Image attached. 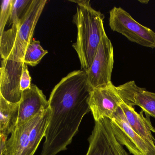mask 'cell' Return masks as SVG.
Here are the masks:
<instances>
[{"instance_id": "cell-1", "label": "cell", "mask_w": 155, "mask_h": 155, "mask_svg": "<svg viewBox=\"0 0 155 155\" xmlns=\"http://www.w3.org/2000/svg\"><path fill=\"white\" fill-rule=\"evenodd\" d=\"M92 90L83 70L70 72L54 87L49 99L50 117L41 155H56L67 149L83 117L91 111Z\"/></svg>"}, {"instance_id": "cell-2", "label": "cell", "mask_w": 155, "mask_h": 155, "mask_svg": "<svg viewBox=\"0 0 155 155\" xmlns=\"http://www.w3.org/2000/svg\"><path fill=\"white\" fill-rule=\"evenodd\" d=\"M78 4L73 22L78 30L72 47L78 54L81 70L87 71L92 64L103 35L104 15L91 7L89 0L70 1Z\"/></svg>"}, {"instance_id": "cell-3", "label": "cell", "mask_w": 155, "mask_h": 155, "mask_svg": "<svg viewBox=\"0 0 155 155\" xmlns=\"http://www.w3.org/2000/svg\"><path fill=\"white\" fill-rule=\"evenodd\" d=\"M47 0H32L21 19L0 36V54L2 60L23 62L26 50L33 40L39 19Z\"/></svg>"}, {"instance_id": "cell-4", "label": "cell", "mask_w": 155, "mask_h": 155, "mask_svg": "<svg viewBox=\"0 0 155 155\" xmlns=\"http://www.w3.org/2000/svg\"><path fill=\"white\" fill-rule=\"evenodd\" d=\"M50 115L49 108L16 127L7 140L5 148L1 151V155H34L45 137Z\"/></svg>"}, {"instance_id": "cell-5", "label": "cell", "mask_w": 155, "mask_h": 155, "mask_svg": "<svg viewBox=\"0 0 155 155\" xmlns=\"http://www.w3.org/2000/svg\"><path fill=\"white\" fill-rule=\"evenodd\" d=\"M109 25L111 30L122 34L129 41L146 48H155V32L136 21L120 7L110 11Z\"/></svg>"}, {"instance_id": "cell-6", "label": "cell", "mask_w": 155, "mask_h": 155, "mask_svg": "<svg viewBox=\"0 0 155 155\" xmlns=\"http://www.w3.org/2000/svg\"><path fill=\"white\" fill-rule=\"evenodd\" d=\"M114 62L113 45L105 33L91 66L86 71L89 84L92 89L105 87L112 83L111 75Z\"/></svg>"}, {"instance_id": "cell-7", "label": "cell", "mask_w": 155, "mask_h": 155, "mask_svg": "<svg viewBox=\"0 0 155 155\" xmlns=\"http://www.w3.org/2000/svg\"><path fill=\"white\" fill-rule=\"evenodd\" d=\"M117 140L133 155H155V146L138 135L130 126L120 106L110 119Z\"/></svg>"}, {"instance_id": "cell-8", "label": "cell", "mask_w": 155, "mask_h": 155, "mask_svg": "<svg viewBox=\"0 0 155 155\" xmlns=\"http://www.w3.org/2000/svg\"><path fill=\"white\" fill-rule=\"evenodd\" d=\"M86 155H129L115 137L110 119L95 121Z\"/></svg>"}, {"instance_id": "cell-9", "label": "cell", "mask_w": 155, "mask_h": 155, "mask_svg": "<svg viewBox=\"0 0 155 155\" xmlns=\"http://www.w3.org/2000/svg\"><path fill=\"white\" fill-rule=\"evenodd\" d=\"M123 101L113 83L92 89L89 104L95 121L104 118L110 119Z\"/></svg>"}, {"instance_id": "cell-10", "label": "cell", "mask_w": 155, "mask_h": 155, "mask_svg": "<svg viewBox=\"0 0 155 155\" xmlns=\"http://www.w3.org/2000/svg\"><path fill=\"white\" fill-rule=\"evenodd\" d=\"M25 63L11 60L2 61L0 95L12 103H19L22 91L20 82Z\"/></svg>"}, {"instance_id": "cell-11", "label": "cell", "mask_w": 155, "mask_h": 155, "mask_svg": "<svg viewBox=\"0 0 155 155\" xmlns=\"http://www.w3.org/2000/svg\"><path fill=\"white\" fill-rule=\"evenodd\" d=\"M123 101L127 105L141 108L147 115L155 118V93L137 86L134 81L117 87Z\"/></svg>"}, {"instance_id": "cell-12", "label": "cell", "mask_w": 155, "mask_h": 155, "mask_svg": "<svg viewBox=\"0 0 155 155\" xmlns=\"http://www.w3.org/2000/svg\"><path fill=\"white\" fill-rule=\"evenodd\" d=\"M49 108V103L41 90L31 84L30 88L22 91L19 102L18 120L17 127L28 121Z\"/></svg>"}, {"instance_id": "cell-13", "label": "cell", "mask_w": 155, "mask_h": 155, "mask_svg": "<svg viewBox=\"0 0 155 155\" xmlns=\"http://www.w3.org/2000/svg\"><path fill=\"white\" fill-rule=\"evenodd\" d=\"M127 121L131 128L140 137L155 146V138L152 133H155V128L152 126L149 116L145 117L144 111L137 113L133 107L123 102L120 105Z\"/></svg>"}, {"instance_id": "cell-14", "label": "cell", "mask_w": 155, "mask_h": 155, "mask_svg": "<svg viewBox=\"0 0 155 155\" xmlns=\"http://www.w3.org/2000/svg\"><path fill=\"white\" fill-rule=\"evenodd\" d=\"M19 102L12 103L0 95V137L8 139L13 132L19 117Z\"/></svg>"}, {"instance_id": "cell-15", "label": "cell", "mask_w": 155, "mask_h": 155, "mask_svg": "<svg viewBox=\"0 0 155 155\" xmlns=\"http://www.w3.org/2000/svg\"><path fill=\"white\" fill-rule=\"evenodd\" d=\"M47 53L48 51L42 48L40 41L33 39L26 50L23 62L27 65L35 67Z\"/></svg>"}, {"instance_id": "cell-16", "label": "cell", "mask_w": 155, "mask_h": 155, "mask_svg": "<svg viewBox=\"0 0 155 155\" xmlns=\"http://www.w3.org/2000/svg\"><path fill=\"white\" fill-rule=\"evenodd\" d=\"M32 0H13L9 25L18 23L28 10Z\"/></svg>"}, {"instance_id": "cell-17", "label": "cell", "mask_w": 155, "mask_h": 155, "mask_svg": "<svg viewBox=\"0 0 155 155\" xmlns=\"http://www.w3.org/2000/svg\"><path fill=\"white\" fill-rule=\"evenodd\" d=\"M13 0H3L0 12V36L4 31L5 27L11 15Z\"/></svg>"}, {"instance_id": "cell-18", "label": "cell", "mask_w": 155, "mask_h": 155, "mask_svg": "<svg viewBox=\"0 0 155 155\" xmlns=\"http://www.w3.org/2000/svg\"><path fill=\"white\" fill-rule=\"evenodd\" d=\"M27 64H24L23 71L21 78L20 89L23 91L30 88L31 87V77L30 75Z\"/></svg>"}, {"instance_id": "cell-19", "label": "cell", "mask_w": 155, "mask_h": 155, "mask_svg": "<svg viewBox=\"0 0 155 155\" xmlns=\"http://www.w3.org/2000/svg\"><path fill=\"white\" fill-rule=\"evenodd\" d=\"M138 1L142 4H147L149 2V1H146V0H145V1Z\"/></svg>"}, {"instance_id": "cell-20", "label": "cell", "mask_w": 155, "mask_h": 155, "mask_svg": "<svg viewBox=\"0 0 155 155\" xmlns=\"http://www.w3.org/2000/svg\"></svg>"}]
</instances>
